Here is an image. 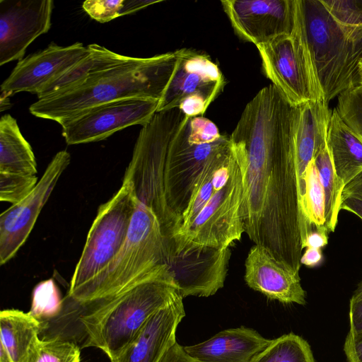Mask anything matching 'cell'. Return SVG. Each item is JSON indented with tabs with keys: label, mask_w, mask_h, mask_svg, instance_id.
Listing matches in <instances>:
<instances>
[{
	"label": "cell",
	"mask_w": 362,
	"mask_h": 362,
	"mask_svg": "<svg viewBox=\"0 0 362 362\" xmlns=\"http://www.w3.org/2000/svg\"><path fill=\"white\" fill-rule=\"evenodd\" d=\"M185 316L180 296L153 315L132 341L112 362H158L176 341V332Z\"/></svg>",
	"instance_id": "19"
},
{
	"label": "cell",
	"mask_w": 362,
	"mask_h": 362,
	"mask_svg": "<svg viewBox=\"0 0 362 362\" xmlns=\"http://www.w3.org/2000/svg\"><path fill=\"white\" fill-rule=\"evenodd\" d=\"M90 53L81 42L68 46L49 44L46 48L20 59L1 85L11 96L19 92L37 94L47 83L63 74Z\"/></svg>",
	"instance_id": "17"
},
{
	"label": "cell",
	"mask_w": 362,
	"mask_h": 362,
	"mask_svg": "<svg viewBox=\"0 0 362 362\" xmlns=\"http://www.w3.org/2000/svg\"><path fill=\"white\" fill-rule=\"evenodd\" d=\"M165 255V238L158 217L137 199L126 240L117 255L95 277L68 296L80 305L112 297L167 271Z\"/></svg>",
	"instance_id": "5"
},
{
	"label": "cell",
	"mask_w": 362,
	"mask_h": 362,
	"mask_svg": "<svg viewBox=\"0 0 362 362\" xmlns=\"http://www.w3.org/2000/svg\"><path fill=\"white\" fill-rule=\"evenodd\" d=\"M262 69L293 106L325 101L305 42L296 26L292 34L257 46Z\"/></svg>",
	"instance_id": "10"
},
{
	"label": "cell",
	"mask_w": 362,
	"mask_h": 362,
	"mask_svg": "<svg viewBox=\"0 0 362 362\" xmlns=\"http://www.w3.org/2000/svg\"><path fill=\"white\" fill-rule=\"evenodd\" d=\"M159 100L129 98L103 103L62 121V134L69 145L104 140L128 127L148 123Z\"/></svg>",
	"instance_id": "13"
},
{
	"label": "cell",
	"mask_w": 362,
	"mask_h": 362,
	"mask_svg": "<svg viewBox=\"0 0 362 362\" xmlns=\"http://www.w3.org/2000/svg\"><path fill=\"white\" fill-rule=\"evenodd\" d=\"M349 331L355 335L362 332V297L350 299L349 303Z\"/></svg>",
	"instance_id": "37"
},
{
	"label": "cell",
	"mask_w": 362,
	"mask_h": 362,
	"mask_svg": "<svg viewBox=\"0 0 362 362\" xmlns=\"http://www.w3.org/2000/svg\"><path fill=\"white\" fill-rule=\"evenodd\" d=\"M362 297V280L358 284L356 289L354 291V294L351 299H357Z\"/></svg>",
	"instance_id": "45"
},
{
	"label": "cell",
	"mask_w": 362,
	"mask_h": 362,
	"mask_svg": "<svg viewBox=\"0 0 362 362\" xmlns=\"http://www.w3.org/2000/svg\"><path fill=\"white\" fill-rule=\"evenodd\" d=\"M0 362H12L6 349L0 344Z\"/></svg>",
	"instance_id": "44"
},
{
	"label": "cell",
	"mask_w": 362,
	"mask_h": 362,
	"mask_svg": "<svg viewBox=\"0 0 362 362\" xmlns=\"http://www.w3.org/2000/svg\"><path fill=\"white\" fill-rule=\"evenodd\" d=\"M252 362H315V360L308 341L289 333L272 339Z\"/></svg>",
	"instance_id": "28"
},
{
	"label": "cell",
	"mask_w": 362,
	"mask_h": 362,
	"mask_svg": "<svg viewBox=\"0 0 362 362\" xmlns=\"http://www.w3.org/2000/svg\"><path fill=\"white\" fill-rule=\"evenodd\" d=\"M332 112L325 101H310L297 106L295 146L300 202L305 215L308 168L317 149L327 142Z\"/></svg>",
	"instance_id": "21"
},
{
	"label": "cell",
	"mask_w": 362,
	"mask_h": 362,
	"mask_svg": "<svg viewBox=\"0 0 362 362\" xmlns=\"http://www.w3.org/2000/svg\"><path fill=\"white\" fill-rule=\"evenodd\" d=\"M0 173L35 175L37 163L17 121L7 114L0 119Z\"/></svg>",
	"instance_id": "25"
},
{
	"label": "cell",
	"mask_w": 362,
	"mask_h": 362,
	"mask_svg": "<svg viewBox=\"0 0 362 362\" xmlns=\"http://www.w3.org/2000/svg\"><path fill=\"white\" fill-rule=\"evenodd\" d=\"M221 3L235 33L256 47L294 30L296 0H224Z\"/></svg>",
	"instance_id": "15"
},
{
	"label": "cell",
	"mask_w": 362,
	"mask_h": 362,
	"mask_svg": "<svg viewBox=\"0 0 362 362\" xmlns=\"http://www.w3.org/2000/svg\"><path fill=\"white\" fill-rule=\"evenodd\" d=\"M230 147V137L221 134L212 121L202 116L187 117L173 136L166 156L163 183L168 212L177 230L206 165Z\"/></svg>",
	"instance_id": "6"
},
{
	"label": "cell",
	"mask_w": 362,
	"mask_h": 362,
	"mask_svg": "<svg viewBox=\"0 0 362 362\" xmlns=\"http://www.w3.org/2000/svg\"><path fill=\"white\" fill-rule=\"evenodd\" d=\"M229 168L226 185L215 191L192 223L177 232L173 239L218 250L228 249L241 239L245 233L243 215V178L233 152Z\"/></svg>",
	"instance_id": "9"
},
{
	"label": "cell",
	"mask_w": 362,
	"mask_h": 362,
	"mask_svg": "<svg viewBox=\"0 0 362 362\" xmlns=\"http://www.w3.org/2000/svg\"><path fill=\"white\" fill-rule=\"evenodd\" d=\"M176 52L177 64L157 112L177 108L187 117L202 116L223 88L224 76L205 52L188 48Z\"/></svg>",
	"instance_id": "11"
},
{
	"label": "cell",
	"mask_w": 362,
	"mask_h": 362,
	"mask_svg": "<svg viewBox=\"0 0 362 362\" xmlns=\"http://www.w3.org/2000/svg\"><path fill=\"white\" fill-rule=\"evenodd\" d=\"M335 109L346 124L362 139V86L340 94Z\"/></svg>",
	"instance_id": "34"
},
{
	"label": "cell",
	"mask_w": 362,
	"mask_h": 362,
	"mask_svg": "<svg viewBox=\"0 0 362 362\" xmlns=\"http://www.w3.org/2000/svg\"><path fill=\"white\" fill-rule=\"evenodd\" d=\"M313 160L325 193L326 228L329 233L334 232L341 210L344 185L336 175L327 142L317 149Z\"/></svg>",
	"instance_id": "26"
},
{
	"label": "cell",
	"mask_w": 362,
	"mask_h": 362,
	"mask_svg": "<svg viewBox=\"0 0 362 362\" xmlns=\"http://www.w3.org/2000/svg\"><path fill=\"white\" fill-rule=\"evenodd\" d=\"M165 264L175 287L184 298L209 297L224 286L230 249L183 243L171 239L165 243Z\"/></svg>",
	"instance_id": "12"
},
{
	"label": "cell",
	"mask_w": 362,
	"mask_h": 362,
	"mask_svg": "<svg viewBox=\"0 0 362 362\" xmlns=\"http://www.w3.org/2000/svg\"><path fill=\"white\" fill-rule=\"evenodd\" d=\"M176 51L150 57H129L81 85L37 100L30 112L59 124L92 107L124 98H161L175 70Z\"/></svg>",
	"instance_id": "2"
},
{
	"label": "cell",
	"mask_w": 362,
	"mask_h": 362,
	"mask_svg": "<svg viewBox=\"0 0 362 362\" xmlns=\"http://www.w3.org/2000/svg\"><path fill=\"white\" fill-rule=\"evenodd\" d=\"M358 86H362V66L358 69Z\"/></svg>",
	"instance_id": "46"
},
{
	"label": "cell",
	"mask_w": 362,
	"mask_h": 362,
	"mask_svg": "<svg viewBox=\"0 0 362 362\" xmlns=\"http://www.w3.org/2000/svg\"><path fill=\"white\" fill-rule=\"evenodd\" d=\"M27 362H81V351L75 343L56 336L40 339Z\"/></svg>",
	"instance_id": "31"
},
{
	"label": "cell",
	"mask_w": 362,
	"mask_h": 362,
	"mask_svg": "<svg viewBox=\"0 0 362 362\" xmlns=\"http://www.w3.org/2000/svg\"><path fill=\"white\" fill-rule=\"evenodd\" d=\"M37 182L36 175L0 173V201L18 203L33 192Z\"/></svg>",
	"instance_id": "33"
},
{
	"label": "cell",
	"mask_w": 362,
	"mask_h": 362,
	"mask_svg": "<svg viewBox=\"0 0 362 362\" xmlns=\"http://www.w3.org/2000/svg\"><path fill=\"white\" fill-rule=\"evenodd\" d=\"M328 234L327 230H314L306 237L303 243V248L314 247L320 248L327 245Z\"/></svg>",
	"instance_id": "39"
},
{
	"label": "cell",
	"mask_w": 362,
	"mask_h": 362,
	"mask_svg": "<svg viewBox=\"0 0 362 362\" xmlns=\"http://www.w3.org/2000/svg\"><path fill=\"white\" fill-rule=\"evenodd\" d=\"M66 150L53 157L33 192L0 215V264L12 259L25 243L60 176L70 163Z\"/></svg>",
	"instance_id": "14"
},
{
	"label": "cell",
	"mask_w": 362,
	"mask_h": 362,
	"mask_svg": "<svg viewBox=\"0 0 362 362\" xmlns=\"http://www.w3.org/2000/svg\"><path fill=\"white\" fill-rule=\"evenodd\" d=\"M296 115L297 106L269 85L246 105L229 137L243 173L246 234L299 274L312 228L300 197Z\"/></svg>",
	"instance_id": "1"
},
{
	"label": "cell",
	"mask_w": 362,
	"mask_h": 362,
	"mask_svg": "<svg viewBox=\"0 0 362 362\" xmlns=\"http://www.w3.org/2000/svg\"><path fill=\"white\" fill-rule=\"evenodd\" d=\"M187 118L177 108L156 112L141 129L123 178L132 185L137 199L153 211L166 239L177 230L165 198L166 156L173 136Z\"/></svg>",
	"instance_id": "7"
},
{
	"label": "cell",
	"mask_w": 362,
	"mask_h": 362,
	"mask_svg": "<svg viewBox=\"0 0 362 362\" xmlns=\"http://www.w3.org/2000/svg\"><path fill=\"white\" fill-rule=\"evenodd\" d=\"M346 210L362 220V201L351 197H341V210Z\"/></svg>",
	"instance_id": "42"
},
{
	"label": "cell",
	"mask_w": 362,
	"mask_h": 362,
	"mask_svg": "<svg viewBox=\"0 0 362 362\" xmlns=\"http://www.w3.org/2000/svg\"><path fill=\"white\" fill-rule=\"evenodd\" d=\"M52 0H0V65L23 58L52 26Z\"/></svg>",
	"instance_id": "16"
},
{
	"label": "cell",
	"mask_w": 362,
	"mask_h": 362,
	"mask_svg": "<svg viewBox=\"0 0 362 362\" xmlns=\"http://www.w3.org/2000/svg\"><path fill=\"white\" fill-rule=\"evenodd\" d=\"M158 362H197L183 349V346L175 342L161 356Z\"/></svg>",
	"instance_id": "38"
},
{
	"label": "cell",
	"mask_w": 362,
	"mask_h": 362,
	"mask_svg": "<svg viewBox=\"0 0 362 362\" xmlns=\"http://www.w3.org/2000/svg\"><path fill=\"white\" fill-rule=\"evenodd\" d=\"M322 4L340 25L362 28V0H321Z\"/></svg>",
	"instance_id": "35"
},
{
	"label": "cell",
	"mask_w": 362,
	"mask_h": 362,
	"mask_svg": "<svg viewBox=\"0 0 362 362\" xmlns=\"http://www.w3.org/2000/svg\"><path fill=\"white\" fill-rule=\"evenodd\" d=\"M304 209L312 231L314 230H327L325 217V193L318 170L313 159L308 168Z\"/></svg>",
	"instance_id": "30"
},
{
	"label": "cell",
	"mask_w": 362,
	"mask_h": 362,
	"mask_svg": "<svg viewBox=\"0 0 362 362\" xmlns=\"http://www.w3.org/2000/svg\"><path fill=\"white\" fill-rule=\"evenodd\" d=\"M231 151L230 145L229 148L214 156L207 163L194 185L187 207L182 214L180 226L177 232L187 228L213 196L215 192L212 183L214 173L225 163Z\"/></svg>",
	"instance_id": "27"
},
{
	"label": "cell",
	"mask_w": 362,
	"mask_h": 362,
	"mask_svg": "<svg viewBox=\"0 0 362 362\" xmlns=\"http://www.w3.org/2000/svg\"><path fill=\"white\" fill-rule=\"evenodd\" d=\"M63 305L59 291L52 279L40 282L33 289L31 309L34 317L47 319L56 316Z\"/></svg>",
	"instance_id": "32"
},
{
	"label": "cell",
	"mask_w": 362,
	"mask_h": 362,
	"mask_svg": "<svg viewBox=\"0 0 362 362\" xmlns=\"http://www.w3.org/2000/svg\"><path fill=\"white\" fill-rule=\"evenodd\" d=\"M11 95L6 93L1 92L0 95V111L3 112L11 107L10 100Z\"/></svg>",
	"instance_id": "43"
},
{
	"label": "cell",
	"mask_w": 362,
	"mask_h": 362,
	"mask_svg": "<svg viewBox=\"0 0 362 362\" xmlns=\"http://www.w3.org/2000/svg\"><path fill=\"white\" fill-rule=\"evenodd\" d=\"M346 362H348V361H346Z\"/></svg>",
	"instance_id": "47"
},
{
	"label": "cell",
	"mask_w": 362,
	"mask_h": 362,
	"mask_svg": "<svg viewBox=\"0 0 362 362\" xmlns=\"http://www.w3.org/2000/svg\"><path fill=\"white\" fill-rule=\"evenodd\" d=\"M42 322L30 312L16 309L0 313V344L8 351L12 362H27L40 338Z\"/></svg>",
	"instance_id": "23"
},
{
	"label": "cell",
	"mask_w": 362,
	"mask_h": 362,
	"mask_svg": "<svg viewBox=\"0 0 362 362\" xmlns=\"http://www.w3.org/2000/svg\"><path fill=\"white\" fill-rule=\"evenodd\" d=\"M296 26L308 49L325 103L358 86L362 28L338 23L321 0H296Z\"/></svg>",
	"instance_id": "3"
},
{
	"label": "cell",
	"mask_w": 362,
	"mask_h": 362,
	"mask_svg": "<svg viewBox=\"0 0 362 362\" xmlns=\"http://www.w3.org/2000/svg\"><path fill=\"white\" fill-rule=\"evenodd\" d=\"M87 47L90 50L89 54L43 87L37 94L38 100L77 87L93 75L129 58V56L117 54L98 44H90Z\"/></svg>",
	"instance_id": "24"
},
{
	"label": "cell",
	"mask_w": 362,
	"mask_h": 362,
	"mask_svg": "<svg viewBox=\"0 0 362 362\" xmlns=\"http://www.w3.org/2000/svg\"><path fill=\"white\" fill-rule=\"evenodd\" d=\"M327 144L336 175L344 187L362 172V139L335 108L328 124Z\"/></svg>",
	"instance_id": "22"
},
{
	"label": "cell",
	"mask_w": 362,
	"mask_h": 362,
	"mask_svg": "<svg viewBox=\"0 0 362 362\" xmlns=\"http://www.w3.org/2000/svg\"><path fill=\"white\" fill-rule=\"evenodd\" d=\"M160 0H87L83 9L95 21L105 23L115 18L137 12Z\"/></svg>",
	"instance_id": "29"
},
{
	"label": "cell",
	"mask_w": 362,
	"mask_h": 362,
	"mask_svg": "<svg viewBox=\"0 0 362 362\" xmlns=\"http://www.w3.org/2000/svg\"><path fill=\"white\" fill-rule=\"evenodd\" d=\"M344 351L348 362H362V332L355 335L348 333Z\"/></svg>",
	"instance_id": "36"
},
{
	"label": "cell",
	"mask_w": 362,
	"mask_h": 362,
	"mask_svg": "<svg viewBox=\"0 0 362 362\" xmlns=\"http://www.w3.org/2000/svg\"><path fill=\"white\" fill-rule=\"evenodd\" d=\"M245 281L252 289L282 303H306V292L299 274L276 259L267 250L255 245L245 263Z\"/></svg>",
	"instance_id": "18"
},
{
	"label": "cell",
	"mask_w": 362,
	"mask_h": 362,
	"mask_svg": "<svg viewBox=\"0 0 362 362\" xmlns=\"http://www.w3.org/2000/svg\"><path fill=\"white\" fill-rule=\"evenodd\" d=\"M323 255L322 249L314 247H306L303 253L300 263L309 267H313L322 262Z\"/></svg>",
	"instance_id": "41"
},
{
	"label": "cell",
	"mask_w": 362,
	"mask_h": 362,
	"mask_svg": "<svg viewBox=\"0 0 362 362\" xmlns=\"http://www.w3.org/2000/svg\"><path fill=\"white\" fill-rule=\"evenodd\" d=\"M180 296L165 271L93 303V308L79 317L86 334L85 346L101 349L113 361L153 315Z\"/></svg>",
	"instance_id": "4"
},
{
	"label": "cell",
	"mask_w": 362,
	"mask_h": 362,
	"mask_svg": "<svg viewBox=\"0 0 362 362\" xmlns=\"http://www.w3.org/2000/svg\"><path fill=\"white\" fill-rule=\"evenodd\" d=\"M351 197L362 201V172L344 186L341 194V197Z\"/></svg>",
	"instance_id": "40"
},
{
	"label": "cell",
	"mask_w": 362,
	"mask_h": 362,
	"mask_svg": "<svg viewBox=\"0 0 362 362\" xmlns=\"http://www.w3.org/2000/svg\"><path fill=\"white\" fill-rule=\"evenodd\" d=\"M271 341L256 330L241 326L221 331L183 349L197 362H252Z\"/></svg>",
	"instance_id": "20"
},
{
	"label": "cell",
	"mask_w": 362,
	"mask_h": 362,
	"mask_svg": "<svg viewBox=\"0 0 362 362\" xmlns=\"http://www.w3.org/2000/svg\"><path fill=\"white\" fill-rule=\"evenodd\" d=\"M137 205L132 185L119 189L100 206L72 275L68 294L95 277L122 248Z\"/></svg>",
	"instance_id": "8"
}]
</instances>
